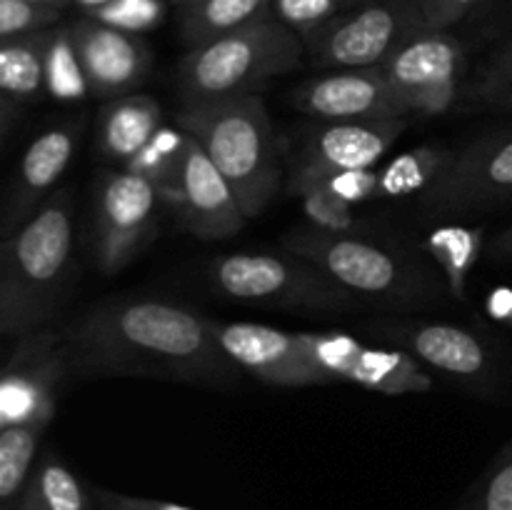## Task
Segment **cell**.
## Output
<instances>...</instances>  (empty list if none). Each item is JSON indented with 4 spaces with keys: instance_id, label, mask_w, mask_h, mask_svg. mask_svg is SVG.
<instances>
[{
    "instance_id": "obj_1",
    "label": "cell",
    "mask_w": 512,
    "mask_h": 510,
    "mask_svg": "<svg viewBox=\"0 0 512 510\" xmlns=\"http://www.w3.org/2000/svg\"><path fill=\"white\" fill-rule=\"evenodd\" d=\"M65 340L70 375L80 380L153 378L225 388L240 378L210 320L170 300L98 303L65 328Z\"/></svg>"
},
{
    "instance_id": "obj_2",
    "label": "cell",
    "mask_w": 512,
    "mask_h": 510,
    "mask_svg": "<svg viewBox=\"0 0 512 510\" xmlns=\"http://www.w3.org/2000/svg\"><path fill=\"white\" fill-rule=\"evenodd\" d=\"M75 223L68 193H55L0 253V333L20 338L43 328L75 278Z\"/></svg>"
},
{
    "instance_id": "obj_3",
    "label": "cell",
    "mask_w": 512,
    "mask_h": 510,
    "mask_svg": "<svg viewBox=\"0 0 512 510\" xmlns=\"http://www.w3.org/2000/svg\"><path fill=\"white\" fill-rule=\"evenodd\" d=\"M178 128L193 135L223 173L245 218L268 208L283 173L268 108L258 93L183 105Z\"/></svg>"
},
{
    "instance_id": "obj_4",
    "label": "cell",
    "mask_w": 512,
    "mask_h": 510,
    "mask_svg": "<svg viewBox=\"0 0 512 510\" xmlns=\"http://www.w3.org/2000/svg\"><path fill=\"white\" fill-rule=\"evenodd\" d=\"M283 248L318 265L355 298L390 308H420L443 290L428 265L368 235H330L305 225L285 235Z\"/></svg>"
},
{
    "instance_id": "obj_5",
    "label": "cell",
    "mask_w": 512,
    "mask_h": 510,
    "mask_svg": "<svg viewBox=\"0 0 512 510\" xmlns=\"http://www.w3.org/2000/svg\"><path fill=\"white\" fill-rule=\"evenodd\" d=\"M305 43L275 15L190 48L178 65V93L185 105L253 95L260 85L300 65Z\"/></svg>"
},
{
    "instance_id": "obj_6",
    "label": "cell",
    "mask_w": 512,
    "mask_h": 510,
    "mask_svg": "<svg viewBox=\"0 0 512 510\" xmlns=\"http://www.w3.org/2000/svg\"><path fill=\"white\" fill-rule=\"evenodd\" d=\"M210 283L230 300L270 308L345 313L363 305L318 265L290 253H230L210 265Z\"/></svg>"
},
{
    "instance_id": "obj_7",
    "label": "cell",
    "mask_w": 512,
    "mask_h": 510,
    "mask_svg": "<svg viewBox=\"0 0 512 510\" xmlns=\"http://www.w3.org/2000/svg\"><path fill=\"white\" fill-rule=\"evenodd\" d=\"M423 30L420 0H370L350 13L335 15L305 35L303 43L318 68H378Z\"/></svg>"
},
{
    "instance_id": "obj_8",
    "label": "cell",
    "mask_w": 512,
    "mask_h": 510,
    "mask_svg": "<svg viewBox=\"0 0 512 510\" xmlns=\"http://www.w3.org/2000/svg\"><path fill=\"white\" fill-rule=\"evenodd\" d=\"M163 198L143 175L105 170L95 185L93 245L95 263L105 275L128 268L158 233Z\"/></svg>"
},
{
    "instance_id": "obj_9",
    "label": "cell",
    "mask_w": 512,
    "mask_h": 510,
    "mask_svg": "<svg viewBox=\"0 0 512 510\" xmlns=\"http://www.w3.org/2000/svg\"><path fill=\"white\" fill-rule=\"evenodd\" d=\"M70 375L65 330L38 328L18 338L0 378V428H48L58 408V385Z\"/></svg>"
},
{
    "instance_id": "obj_10",
    "label": "cell",
    "mask_w": 512,
    "mask_h": 510,
    "mask_svg": "<svg viewBox=\"0 0 512 510\" xmlns=\"http://www.w3.org/2000/svg\"><path fill=\"white\" fill-rule=\"evenodd\" d=\"M465 65V45L448 30H423L405 40L380 73L398 95L408 115H443L458 100V78Z\"/></svg>"
},
{
    "instance_id": "obj_11",
    "label": "cell",
    "mask_w": 512,
    "mask_h": 510,
    "mask_svg": "<svg viewBox=\"0 0 512 510\" xmlns=\"http://www.w3.org/2000/svg\"><path fill=\"white\" fill-rule=\"evenodd\" d=\"M512 203V133L475 140L420 195L425 218L468 215Z\"/></svg>"
},
{
    "instance_id": "obj_12",
    "label": "cell",
    "mask_w": 512,
    "mask_h": 510,
    "mask_svg": "<svg viewBox=\"0 0 512 510\" xmlns=\"http://www.w3.org/2000/svg\"><path fill=\"white\" fill-rule=\"evenodd\" d=\"M405 130V118L323 123L305 138L293 158L288 193L305 195L330 173L373 168Z\"/></svg>"
},
{
    "instance_id": "obj_13",
    "label": "cell",
    "mask_w": 512,
    "mask_h": 510,
    "mask_svg": "<svg viewBox=\"0 0 512 510\" xmlns=\"http://www.w3.org/2000/svg\"><path fill=\"white\" fill-rule=\"evenodd\" d=\"M315 363L335 380L380 395H420L433 390V378L403 348H373L348 333H300Z\"/></svg>"
},
{
    "instance_id": "obj_14",
    "label": "cell",
    "mask_w": 512,
    "mask_h": 510,
    "mask_svg": "<svg viewBox=\"0 0 512 510\" xmlns=\"http://www.w3.org/2000/svg\"><path fill=\"white\" fill-rule=\"evenodd\" d=\"M215 340L245 373L280 388H310L335 383L313 360L303 335L260 323H215Z\"/></svg>"
},
{
    "instance_id": "obj_15",
    "label": "cell",
    "mask_w": 512,
    "mask_h": 510,
    "mask_svg": "<svg viewBox=\"0 0 512 510\" xmlns=\"http://www.w3.org/2000/svg\"><path fill=\"white\" fill-rule=\"evenodd\" d=\"M163 205L175 213L178 223L200 240H225L243 230L245 215L233 188L190 135L183 165L173 183L160 193Z\"/></svg>"
},
{
    "instance_id": "obj_16",
    "label": "cell",
    "mask_w": 512,
    "mask_h": 510,
    "mask_svg": "<svg viewBox=\"0 0 512 510\" xmlns=\"http://www.w3.org/2000/svg\"><path fill=\"white\" fill-rule=\"evenodd\" d=\"M293 105L320 123L405 118L380 68L333 70L293 90Z\"/></svg>"
},
{
    "instance_id": "obj_17",
    "label": "cell",
    "mask_w": 512,
    "mask_h": 510,
    "mask_svg": "<svg viewBox=\"0 0 512 510\" xmlns=\"http://www.w3.org/2000/svg\"><path fill=\"white\" fill-rule=\"evenodd\" d=\"M80 63L88 75L90 93L98 98H120L148 78L153 53L135 33L113 28L95 18H80L70 25Z\"/></svg>"
},
{
    "instance_id": "obj_18",
    "label": "cell",
    "mask_w": 512,
    "mask_h": 510,
    "mask_svg": "<svg viewBox=\"0 0 512 510\" xmlns=\"http://www.w3.org/2000/svg\"><path fill=\"white\" fill-rule=\"evenodd\" d=\"M80 135H83V118H73L43 130L25 148L18 170H15L13 185L8 190V203H5V238L53 198V188L68 170Z\"/></svg>"
},
{
    "instance_id": "obj_19",
    "label": "cell",
    "mask_w": 512,
    "mask_h": 510,
    "mask_svg": "<svg viewBox=\"0 0 512 510\" xmlns=\"http://www.w3.org/2000/svg\"><path fill=\"white\" fill-rule=\"evenodd\" d=\"M380 330L415 360L453 378L478 385L493 378V353L473 330L450 323H403Z\"/></svg>"
},
{
    "instance_id": "obj_20",
    "label": "cell",
    "mask_w": 512,
    "mask_h": 510,
    "mask_svg": "<svg viewBox=\"0 0 512 510\" xmlns=\"http://www.w3.org/2000/svg\"><path fill=\"white\" fill-rule=\"evenodd\" d=\"M53 30L0 40V93H3V133L13 113L33 105L45 90V60Z\"/></svg>"
},
{
    "instance_id": "obj_21",
    "label": "cell",
    "mask_w": 512,
    "mask_h": 510,
    "mask_svg": "<svg viewBox=\"0 0 512 510\" xmlns=\"http://www.w3.org/2000/svg\"><path fill=\"white\" fill-rule=\"evenodd\" d=\"M160 128L163 110L158 100L145 93L120 95L100 110L98 148L105 158L123 168Z\"/></svg>"
},
{
    "instance_id": "obj_22",
    "label": "cell",
    "mask_w": 512,
    "mask_h": 510,
    "mask_svg": "<svg viewBox=\"0 0 512 510\" xmlns=\"http://www.w3.org/2000/svg\"><path fill=\"white\" fill-rule=\"evenodd\" d=\"M15 510H98L93 490L55 453L40 455Z\"/></svg>"
},
{
    "instance_id": "obj_23",
    "label": "cell",
    "mask_w": 512,
    "mask_h": 510,
    "mask_svg": "<svg viewBox=\"0 0 512 510\" xmlns=\"http://www.w3.org/2000/svg\"><path fill=\"white\" fill-rule=\"evenodd\" d=\"M273 15V0H200L183 10L180 33L190 48L235 33Z\"/></svg>"
},
{
    "instance_id": "obj_24",
    "label": "cell",
    "mask_w": 512,
    "mask_h": 510,
    "mask_svg": "<svg viewBox=\"0 0 512 510\" xmlns=\"http://www.w3.org/2000/svg\"><path fill=\"white\" fill-rule=\"evenodd\" d=\"M483 245L485 230L470 225H440L428 235V253L453 298H468V278L480 260Z\"/></svg>"
},
{
    "instance_id": "obj_25",
    "label": "cell",
    "mask_w": 512,
    "mask_h": 510,
    "mask_svg": "<svg viewBox=\"0 0 512 510\" xmlns=\"http://www.w3.org/2000/svg\"><path fill=\"white\" fill-rule=\"evenodd\" d=\"M455 158V150L445 145H418L405 150L388 165L378 168V200L423 195Z\"/></svg>"
},
{
    "instance_id": "obj_26",
    "label": "cell",
    "mask_w": 512,
    "mask_h": 510,
    "mask_svg": "<svg viewBox=\"0 0 512 510\" xmlns=\"http://www.w3.org/2000/svg\"><path fill=\"white\" fill-rule=\"evenodd\" d=\"M43 430L40 425L0 428V510H15V503L38 463L35 458Z\"/></svg>"
},
{
    "instance_id": "obj_27",
    "label": "cell",
    "mask_w": 512,
    "mask_h": 510,
    "mask_svg": "<svg viewBox=\"0 0 512 510\" xmlns=\"http://www.w3.org/2000/svg\"><path fill=\"white\" fill-rule=\"evenodd\" d=\"M45 90L55 100L73 103L83 100L90 93L88 75L80 63L78 45L68 28H53L48 45V60H45Z\"/></svg>"
},
{
    "instance_id": "obj_28",
    "label": "cell",
    "mask_w": 512,
    "mask_h": 510,
    "mask_svg": "<svg viewBox=\"0 0 512 510\" xmlns=\"http://www.w3.org/2000/svg\"><path fill=\"white\" fill-rule=\"evenodd\" d=\"M190 135L183 128H170L163 125L128 163L123 165L125 170L135 175H143L145 180L155 185L163 193L178 175L180 165H183L185 150H188Z\"/></svg>"
},
{
    "instance_id": "obj_29",
    "label": "cell",
    "mask_w": 512,
    "mask_h": 510,
    "mask_svg": "<svg viewBox=\"0 0 512 510\" xmlns=\"http://www.w3.org/2000/svg\"><path fill=\"white\" fill-rule=\"evenodd\" d=\"M458 510H512V440L475 480Z\"/></svg>"
},
{
    "instance_id": "obj_30",
    "label": "cell",
    "mask_w": 512,
    "mask_h": 510,
    "mask_svg": "<svg viewBox=\"0 0 512 510\" xmlns=\"http://www.w3.org/2000/svg\"><path fill=\"white\" fill-rule=\"evenodd\" d=\"M303 198V215L308 218V225L315 230H323L330 235H355L360 233V225L355 220L353 208L348 200L338 198L328 188L308 190Z\"/></svg>"
},
{
    "instance_id": "obj_31",
    "label": "cell",
    "mask_w": 512,
    "mask_h": 510,
    "mask_svg": "<svg viewBox=\"0 0 512 510\" xmlns=\"http://www.w3.org/2000/svg\"><path fill=\"white\" fill-rule=\"evenodd\" d=\"M58 18V5L35 3V0H0V40L50 30Z\"/></svg>"
},
{
    "instance_id": "obj_32",
    "label": "cell",
    "mask_w": 512,
    "mask_h": 510,
    "mask_svg": "<svg viewBox=\"0 0 512 510\" xmlns=\"http://www.w3.org/2000/svg\"><path fill=\"white\" fill-rule=\"evenodd\" d=\"M345 0H273V15L305 38L340 15Z\"/></svg>"
},
{
    "instance_id": "obj_33",
    "label": "cell",
    "mask_w": 512,
    "mask_h": 510,
    "mask_svg": "<svg viewBox=\"0 0 512 510\" xmlns=\"http://www.w3.org/2000/svg\"><path fill=\"white\" fill-rule=\"evenodd\" d=\"M90 18L128 30V33H140V30L153 28L163 18V3L160 0H110L90 10Z\"/></svg>"
},
{
    "instance_id": "obj_34",
    "label": "cell",
    "mask_w": 512,
    "mask_h": 510,
    "mask_svg": "<svg viewBox=\"0 0 512 510\" xmlns=\"http://www.w3.org/2000/svg\"><path fill=\"white\" fill-rule=\"evenodd\" d=\"M510 88H512V35L503 45H500L498 50H495L490 63L485 65L483 75L475 80L470 95H473L475 100H480V103L488 105Z\"/></svg>"
},
{
    "instance_id": "obj_35",
    "label": "cell",
    "mask_w": 512,
    "mask_h": 510,
    "mask_svg": "<svg viewBox=\"0 0 512 510\" xmlns=\"http://www.w3.org/2000/svg\"><path fill=\"white\" fill-rule=\"evenodd\" d=\"M318 188L333 190L338 198L348 200L350 205H363L378 200V170H345V173H330L320 180Z\"/></svg>"
},
{
    "instance_id": "obj_36",
    "label": "cell",
    "mask_w": 512,
    "mask_h": 510,
    "mask_svg": "<svg viewBox=\"0 0 512 510\" xmlns=\"http://www.w3.org/2000/svg\"><path fill=\"white\" fill-rule=\"evenodd\" d=\"M93 498L98 510H195L183 503H170V500L143 498V495L115 493L108 488H93Z\"/></svg>"
},
{
    "instance_id": "obj_37",
    "label": "cell",
    "mask_w": 512,
    "mask_h": 510,
    "mask_svg": "<svg viewBox=\"0 0 512 510\" xmlns=\"http://www.w3.org/2000/svg\"><path fill=\"white\" fill-rule=\"evenodd\" d=\"M480 0H420L425 30H448L465 18Z\"/></svg>"
},
{
    "instance_id": "obj_38",
    "label": "cell",
    "mask_w": 512,
    "mask_h": 510,
    "mask_svg": "<svg viewBox=\"0 0 512 510\" xmlns=\"http://www.w3.org/2000/svg\"><path fill=\"white\" fill-rule=\"evenodd\" d=\"M488 250H490V255H495V258L512 260V228H505L503 233L495 235V238L490 240Z\"/></svg>"
},
{
    "instance_id": "obj_39",
    "label": "cell",
    "mask_w": 512,
    "mask_h": 510,
    "mask_svg": "<svg viewBox=\"0 0 512 510\" xmlns=\"http://www.w3.org/2000/svg\"><path fill=\"white\" fill-rule=\"evenodd\" d=\"M493 110H503V113H512V88L505 90L503 95H498V98L493 100V103H488Z\"/></svg>"
},
{
    "instance_id": "obj_40",
    "label": "cell",
    "mask_w": 512,
    "mask_h": 510,
    "mask_svg": "<svg viewBox=\"0 0 512 510\" xmlns=\"http://www.w3.org/2000/svg\"><path fill=\"white\" fill-rule=\"evenodd\" d=\"M175 5H178L180 10H185V8H193V5H198L200 0H173Z\"/></svg>"
},
{
    "instance_id": "obj_41",
    "label": "cell",
    "mask_w": 512,
    "mask_h": 510,
    "mask_svg": "<svg viewBox=\"0 0 512 510\" xmlns=\"http://www.w3.org/2000/svg\"><path fill=\"white\" fill-rule=\"evenodd\" d=\"M35 3H48V5H58V8H63L65 0H35Z\"/></svg>"
},
{
    "instance_id": "obj_42",
    "label": "cell",
    "mask_w": 512,
    "mask_h": 510,
    "mask_svg": "<svg viewBox=\"0 0 512 510\" xmlns=\"http://www.w3.org/2000/svg\"><path fill=\"white\" fill-rule=\"evenodd\" d=\"M345 3H348V0H345Z\"/></svg>"
}]
</instances>
